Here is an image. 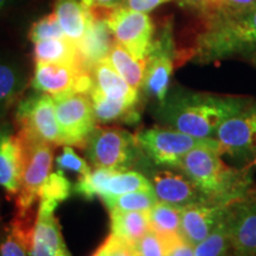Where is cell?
<instances>
[{
	"label": "cell",
	"instance_id": "cell-14",
	"mask_svg": "<svg viewBox=\"0 0 256 256\" xmlns=\"http://www.w3.org/2000/svg\"><path fill=\"white\" fill-rule=\"evenodd\" d=\"M30 84L34 90L52 98L72 92L88 94L92 86V72L82 66L36 63Z\"/></svg>",
	"mask_w": 256,
	"mask_h": 256
},
{
	"label": "cell",
	"instance_id": "cell-6",
	"mask_svg": "<svg viewBox=\"0 0 256 256\" xmlns=\"http://www.w3.org/2000/svg\"><path fill=\"white\" fill-rule=\"evenodd\" d=\"M139 148L152 164L177 168L184 156L198 147H214L220 151L215 138H196L168 127H152L136 134Z\"/></svg>",
	"mask_w": 256,
	"mask_h": 256
},
{
	"label": "cell",
	"instance_id": "cell-39",
	"mask_svg": "<svg viewBox=\"0 0 256 256\" xmlns=\"http://www.w3.org/2000/svg\"><path fill=\"white\" fill-rule=\"evenodd\" d=\"M86 8H116L124 5V0H80Z\"/></svg>",
	"mask_w": 256,
	"mask_h": 256
},
{
	"label": "cell",
	"instance_id": "cell-26",
	"mask_svg": "<svg viewBox=\"0 0 256 256\" xmlns=\"http://www.w3.org/2000/svg\"><path fill=\"white\" fill-rule=\"evenodd\" d=\"M106 58L130 87L138 92L142 89L146 72V58H136L116 42H114Z\"/></svg>",
	"mask_w": 256,
	"mask_h": 256
},
{
	"label": "cell",
	"instance_id": "cell-10",
	"mask_svg": "<svg viewBox=\"0 0 256 256\" xmlns=\"http://www.w3.org/2000/svg\"><path fill=\"white\" fill-rule=\"evenodd\" d=\"M114 40L134 57L145 60L151 48L156 31L153 18L145 12H138L124 5L108 8L104 12Z\"/></svg>",
	"mask_w": 256,
	"mask_h": 256
},
{
	"label": "cell",
	"instance_id": "cell-28",
	"mask_svg": "<svg viewBox=\"0 0 256 256\" xmlns=\"http://www.w3.org/2000/svg\"><path fill=\"white\" fill-rule=\"evenodd\" d=\"M230 206L203 241L194 246V256H226L232 249L230 238Z\"/></svg>",
	"mask_w": 256,
	"mask_h": 256
},
{
	"label": "cell",
	"instance_id": "cell-44",
	"mask_svg": "<svg viewBox=\"0 0 256 256\" xmlns=\"http://www.w3.org/2000/svg\"><path fill=\"white\" fill-rule=\"evenodd\" d=\"M226 256H236V255H235V254H232V255H229V254H228Z\"/></svg>",
	"mask_w": 256,
	"mask_h": 256
},
{
	"label": "cell",
	"instance_id": "cell-11",
	"mask_svg": "<svg viewBox=\"0 0 256 256\" xmlns=\"http://www.w3.org/2000/svg\"><path fill=\"white\" fill-rule=\"evenodd\" d=\"M136 190H152V186L145 174L132 168H95L81 176L74 185V192L88 200L94 197H112Z\"/></svg>",
	"mask_w": 256,
	"mask_h": 256
},
{
	"label": "cell",
	"instance_id": "cell-21",
	"mask_svg": "<svg viewBox=\"0 0 256 256\" xmlns=\"http://www.w3.org/2000/svg\"><path fill=\"white\" fill-rule=\"evenodd\" d=\"M92 86L107 98L116 101L126 102L132 106H140L139 92L130 87L116 72L107 58L96 63L92 69Z\"/></svg>",
	"mask_w": 256,
	"mask_h": 256
},
{
	"label": "cell",
	"instance_id": "cell-2",
	"mask_svg": "<svg viewBox=\"0 0 256 256\" xmlns=\"http://www.w3.org/2000/svg\"><path fill=\"white\" fill-rule=\"evenodd\" d=\"M252 104L244 96L220 95L177 87L156 106V118L172 130L196 138H215L223 121Z\"/></svg>",
	"mask_w": 256,
	"mask_h": 256
},
{
	"label": "cell",
	"instance_id": "cell-19",
	"mask_svg": "<svg viewBox=\"0 0 256 256\" xmlns=\"http://www.w3.org/2000/svg\"><path fill=\"white\" fill-rule=\"evenodd\" d=\"M230 238L236 256H256V194L230 208Z\"/></svg>",
	"mask_w": 256,
	"mask_h": 256
},
{
	"label": "cell",
	"instance_id": "cell-30",
	"mask_svg": "<svg viewBox=\"0 0 256 256\" xmlns=\"http://www.w3.org/2000/svg\"><path fill=\"white\" fill-rule=\"evenodd\" d=\"M110 212H127V211H150L158 203V198L153 190H136L101 198Z\"/></svg>",
	"mask_w": 256,
	"mask_h": 256
},
{
	"label": "cell",
	"instance_id": "cell-8",
	"mask_svg": "<svg viewBox=\"0 0 256 256\" xmlns=\"http://www.w3.org/2000/svg\"><path fill=\"white\" fill-rule=\"evenodd\" d=\"M16 124L18 132L28 138L54 147L66 145L57 122L52 96L32 89L17 104Z\"/></svg>",
	"mask_w": 256,
	"mask_h": 256
},
{
	"label": "cell",
	"instance_id": "cell-33",
	"mask_svg": "<svg viewBox=\"0 0 256 256\" xmlns=\"http://www.w3.org/2000/svg\"><path fill=\"white\" fill-rule=\"evenodd\" d=\"M56 165L62 172H76L80 176L90 172V166H89L87 160L81 158L68 145H64L62 153L56 158Z\"/></svg>",
	"mask_w": 256,
	"mask_h": 256
},
{
	"label": "cell",
	"instance_id": "cell-38",
	"mask_svg": "<svg viewBox=\"0 0 256 256\" xmlns=\"http://www.w3.org/2000/svg\"><path fill=\"white\" fill-rule=\"evenodd\" d=\"M168 2H172V0H124V5L134 11L148 14Z\"/></svg>",
	"mask_w": 256,
	"mask_h": 256
},
{
	"label": "cell",
	"instance_id": "cell-43",
	"mask_svg": "<svg viewBox=\"0 0 256 256\" xmlns=\"http://www.w3.org/2000/svg\"><path fill=\"white\" fill-rule=\"evenodd\" d=\"M252 166H256V156H255L254 159L252 160V162H250V164H249V165L247 166V168H252Z\"/></svg>",
	"mask_w": 256,
	"mask_h": 256
},
{
	"label": "cell",
	"instance_id": "cell-4",
	"mask_svg": "<svg viewBox=\"0 0 256 256\" xmlns=\"http://www.w3.org/2000/svg\"><path fill=\"white\" fill-rule=\"evenodd\" d=\"M177 66V42L171 17L156 24L153 40L146 56V72L142 86L144 98L158 104L168 95L172 74Z\"/></svg>",
	"mask_w": 256,
	"mask_h": 256
},
{
	"label": "cell",
	"instance_id": "cell-1",
	"mask_svg": "<svg viewBox=\"0 0 256 256\" xmlns=\"http://www.w3.org/2000/svg\"><path fill=\"white\" fill-rule=\"evenodd\" d=\"M194 17L183 43L177 46V66L188 60L206 64L232 57L256 63V8Z\"/></svg>",
	"mask_w": 256,
	"mask_h": 256
},
{
	"label": "cell",
	"instance_id": "cell-40",
	"mask_svg": "<svg viewBox=\"0 0 256 256\" xmlns=\"http://www.w3.org/2000/svg\"><path fill=\"white\" fill-rule=\"evenodd\" d=\"M168 256H194V247L188 242L182 241L170 250Z\"/></svg>",
	"mask_w": 256,
	"mask_h": 256
},
{
	"label": "cell",
	"instance_id": "cell-18",
	"mask_svg": "<svg viewBox=\"0 0 256 256\" xmlns=\"http://www.w3.org/2000/svg\"><path fill=\"white\" fill-rule=\"evenodd\" d=\"M30 81L26 66L20 57L0 54V122L23 98Z\"/></svg>",
	"mask_w": 256,
	"mask_h": 256
},
{
	"label": "cell",
	"instance_id": "cell-13",
	"mask_svg": "<svg viewBox=\"0 0 256 256\" xmlns=\"http://www.w3.org/2000/svg\"><path fill=\"white\" fill-rule=\"evenodd\" d=\"M139 162L144 166V172L147 174L145 176L151 183L158 202L179 208L191 204L209 203L190 179L179 170L156 166L152 164L145 154Z\"/></svg>",
	"mask_w": 256,
	"mask_h": 256
},
{
	"label": "cell",
	"instance_id": "cell-37",
	"mask_svg": "<svg viewBox=\"0 0 256 256\" xmlns=\"http://www.w3.org/2000/svg\"><path fill=\"white\" fill-rule=\"evenodd\" d=\"M176 2L179 8L190 12L191 14L198 16L211 11L215 0H176Z\"/></svg>",
	"mask_w": 256,
	"mask_h": 256
},
{
	"label": "cell",
	"instance_id": "cell-32",
	"mask_svg": "<svg viewBox=\"0 0 256 256\" xmlns=\"http://www.w3.org/2000/svg\"><path fill=\"white\" fill-rule=\"evenodd\" d=\"M64 37L66 36H64L63 30L60 28L55 12L38 19V20L31 25L30 30H28V40L32 43H36V42L40 40H52V38Z\"/></svg>",
	"mask_w": 256,
	"mask_h": 256
},
{
	"label": "cell",
	"instance_id": "cell-29",
	"mask_svg": "<svg viewBox=\"0 0 256 256\" xmlns=\"http://www.w3.org/2000/svg\"><path fill=\"white\" fill-rule=\"evenodd\" d=\"M72 194V185L64 172L57 170L49 174L38 194L37 210L55 212L57 206L66 202Z\"/></svg>",
	"mask_w": 256,
	"mask_h": 256
},
{
	"label": "cell",
	"instance_id": "cell-35",
	"mask_svg": "<svg viewBox=\"0 0 256 256\" xmlns=\"http://www.w3.org/2000/svg\"><path fill=\"white\" fill-rule=\"evenodd\" d=\"M0 256H28L10 226L0 236Z\"/></svg>",
	"mask_w": 256,
	"mask_h": 256
},
{
	"label": "cell",
	"instance_id": "cell-34",
	"mask_svg": "<svg viewBox=\"0 0 256 256\" xmlns=\"http://www.w3.org/2000/svg\"><path fill=\"white\" fill-rule=\"evenodd\" d=\"M254 8H256V0H215L212 10L209 12H220V14H238Z\"/></svg>",
	"mask_w": 256,
	"mask_h": 256
},
{
	"label": "cell",
	"instance_id": "cell-15",
	"mask_svg": "<svg viewBox=\"0 0 256 256\" xmlns=\"http://www.w3.org/2000/svg\"><path fill=\"white\" fill-rule=\"evenodd\" d=\"M220 154L236 160H252L256 156V104L220 124L215 134Z\"/></svg>",
	"mask_w": 256,
	"mask_h": 256
},
{
	"label": "cell",
	"instance_id": "cell-7",
	"mask_svg": "<svg viewBox=\"0 0 256 256\" xmlns=\"http://www.w3.org/2000/svg\"><path fill=\"white\" fill-rule=\"evenodd\" d=\"M86 147L94 168L127 170L144 158L136 136L118 127H96Z\"/></svg>",
	"mask_w": 256,
	"mask_h": 256
},
{
	"label": "cell",
	"instance_id": "cell-17",
	"mask_svg": "<svg viewBox=\"0 0 256 256\" xmlns=\"http://www.w3.org/2000/svg\"><path fill=\"white\" fill-rule=\"evenodd\" d=\"M106 8H87L90 16L89 25L84 37L78 46L82 66L90 72L96 63L108 56L115 42L104 18Z\"/></svg>",
	"mask_w": 256,
	"mask_h": 256
},
{
	"label": "cell",
	"instance_id": "cell-3",
	"mask_svg": "<svg viewBox=\"0 0 256 256\" xmlns=\"http://www.w3.org/2000/svg\"><path fill=\"white\" fill-rule=\"evenodd\" d=\"M214 147H198L184 156L177 170L192 182L209 203L232 206L255 196L249 168H230Z\"/></svg>",
	"mask_w": 256,
	"mask_h": 256
},
{
	"label": "cell",
	"instance_id": "cell-12",
	"mask_svg": "<svg viewBox=\"0 0 256 256\" xmlns=\"http://www.w3.org/2000/svg\"><path fill=\"white\" fill-rule=\"evenodd\" d=\"M52 98L64 144L68 146H86L88 138L96 128V119L88 94L72 92Z\"/></svg>",
	"mask_w": 256,
	"mask_h": 256
},
{
	"label": "cell",
	"instance_id": "cell-9",
	"mask_svg": "<svg viewBox=\"0 0 256 256\" xmlns=\"http://www.w3.org/2000/svg\"><path fill=\"white\" fill-rule=\"evenodd\" d=\"M23 144L24 166L20 188L16 197V212H25L34 209L42 185L51 174L54 162V146L32 139L18 132Z\"/></svg>",
	"mask_w": 256,
	"mask_h": 256
},
{
	"label": "cell",
	"instance_id": "cell-16",
	"mask_svg": "<svg viewBox=\"0 0 256 256\" xmlns=\"http://www.w3.org/2000/svg\"><path fill=\"white\" fill-rule=\"evenodd\" d=\"M24 150L20 138L10 124H0V188L16 200L20 188Z\"/></svg>",
	"mask_w": 256,
	"mask_h": 256
},
{
	"label": "cell",
	"instance_id": "cell-42",
	"mask_svg": "<svg viewBox=\"0 0 256 256\" xmlns=\"http://www.w3.org/2000/svg\"><path fill=\"white\" fill-rule=\"evenodd\" d=\"M92 256H110V252H108L107 246L104 244V242L102 243L100 247L98 248V250H96Z\"/></svg>",
	"mask_w": 256,
	"mask_h": 256
},
{
	"label": "cell",
	"instance_id": "cell-25",
	"mask_svg": "<svg viewBox=\"0 0 256 256\" xmlns=\"http://www.w3.org/2000/svg\"><path fill=\"white\" fill-rule=\"evenodd\" d=\"M110 214V230L113 235L133 247L150 232L148 211H115Z\"/></svg>",
	"mask_w": 256,
	"mask_h": 256
},
{
	"label": "cell",
	"instance_id": "cell-22",
	"mask_svg": "<svg viewBox=\"0 0 256 256\" xmlns=\"http://www.w3.org/2000/svg\"><path fill=\"white\" fill-rule=\"evenodd\" d=\"M54 12L58 19L64 36L78 46L89 25L90 16L88 10L80 0H56Z\"/></svg>",
	"mask_w": 256,
	"mask_h": 256
},
{
	"label": "cell",
	"instance_id": "cell-36",
	"mask_svg": "<svg viewBox=\"0 0 256 256\" xmlns=\"http://www.w3.org/2000/svg\"><path fill=\"white\" fill-rule=\"evenodd\" d=\"M104 244L107 246L110 256H134L132 246L116 238L113 234L104 240Z\"/></svg>",
	"mask_w": 256,
	"mask_h": 256
},
{
	"label": "cell",
	"instance_id": "cell-24",
	"mask_svg": "<svg viewBox=\"0 0 256 256\" xmlns=\"http://www.w3.org/2000/svg\"><path fill=\"white\" fill-rule=\"evenodd\" d=\"M32 58H34V64L55 63L82 66L78 46L66 37L52 38V40H40L34 43Z\"/></svg>",
	"mask_w": 256,
	"mask_h": 256
},
{
	"label": "cell",
	"instance_id": "cell-31",
	"mask_svg": "<svg viewBox=\"0 0 256 256\" xmlns=\"http://www.w3.org/2000/svg\"><path fill=\"white\" fill-rule=\"evenodd\" d=\"M178 243L170 242L159 236L158 234L150 230L133 246V252L134 256H168L170 250Z\"/></svg>",
	"mask_w": 256,
	"mask_h": 256
},
{
	"label": "cell",
	"instance_id": "cell-23",
	"mask_svg": "<svg viewBox=\"0 0 256 256\" xmlns=\"http://www.w3.org/2000/svg\"><path fill=\"white\" fill-rule=\"evenodd\" d=\"M96 122H127L133 124L139 120V107L107 98L98 89L92 87L88 92Z\"/></svg>",
	"mask_w": 256,
	"mask_h": 256
},
{
	"label": "cell",
	"instance_id": "cell-20",
	"mask_svg": "<svg viewBox=\"0 0 256 256\" xmlns=\"http://www.w3.org/2000/svg\"><path fill=\"white\" fill-rule=\"evenodd\" d=\"M229 206L212 203H198L182 208V238L194 247L209 235L218 222L220 217Z\"/></svg>",
	"mask_w": 256,
	"mask_h": 256
},
{
	"label": "cell",
	"instance_id": "cell-27",
	"mask_svg": "<svg viewBox=\"0 0 256 256\" xmlns=\"http://www.w3.org/2000/svg\"><path fill=\"white\" fill-rule=\"evenodd\" d=\"M180 212L182 208L158 202L148 211L150 230L170 242L183 241L180 234Z\"/></svg>",
	"mask_w": 256,
	"mask_h": 256
},
{
	"label": "cell",
	"instance_id": "cell-41",
	"mask_svg": "<svg viewBox=\"0 0 256 256\" xmlns=\"http://www.w3.org/2000/svg\"><path fill=\"white\" fill-rule=\"evenodd\" d=\"M17 2L18 0H0V12L11 8L12 6L17 4Z\"/></svg>",
	"mask_w": 256,
	"mask_h": 256
},
{
	"label": "cell",
	"instance_id": "cell-5",
	"mask_svg": "<svg viewBox=\"0 0 256 256\" xmlns=\"http://www.w3.org/2000/svg\"><path fill=\"white\" fill-rule=\"evenodd\" d=\"M8 226L28 256H72L55 212L34 209L17 212Z\"/></svg>",
	"mask_w": 256,
	"mask_h": 256
}]
</instances>
